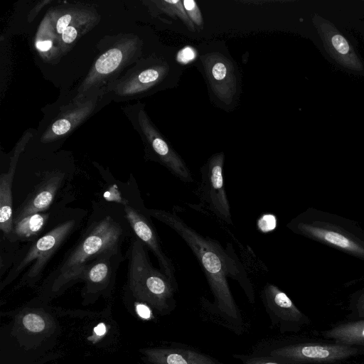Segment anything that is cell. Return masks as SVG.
<instances>
[{
	"label": "cell",
	"instance_id": "1f68e13d",
	"mask_svg": "<svg viewBox=\"0 0 364 364\" xmlns=\"http://www.w3.org/2000/svg\"><path fill=\"white\" fill-rule=\"evenodd\" d=\"M360 316H364V304L363 305L361 310L360 311Z\"/></svg>",
	"mask_w": 364,
	"mask_h": 364
},
{
	"label": "cell",
	"instance_id": "cb8c5ba5",
	"mask_svg": "<svg viewBox=\"0 0 364 364\" xmlns=\"http://www.w3.org/2000/svg\"><path fill=\"white\" fill-rule=\"evenodd\" d=\"M182 2L186 13L192 23L200 28H203V20L196 2L193 0H183Z\"/></svg>",
	"mask_w": 364,
	"mask_h": 364
},
{
	"label": "cell",
	"instance_id": "7a4b0ae2",
	"mask_svg": "<svg viewBox=\"0 0 364 364\" xmlns=\"http://www.w3.org/2000/svg\"><path fill=\"white\" fill-rule=\"evenodd\" d=\"M122 223L107 213L90 222L80 237L44 282L45 289L57 292L78 281L84 267L100 254L121 247L127 236Z\"/></svg>",
	"mask_w": 364,
	"mask_h": 364
},
{
	"label": "cell",
	"instance_id": "e0dca14e",
	"mask_svg": "<svg viewBox=\"0 0 364 364\" xmlns=\"http://www.w3.org/2000/svg\"><path fill=\"white\" fill-rule=\"evenodd\" d=\"M156 364H222L212 357L186 348H166L151 351Z\"/></svg>",
	"mask_w": 364,
	"mask_h": 364
},
{
	"label": "cell",
	"instance_id": "52a82bcc",
	"mask_svg": "<svg viewBox=\"0 0 364 364\" xmlns=\"http://www.w3.org/2000/svg\"><path fill=\"white\" fill-rule=\"evenodd\" d=\"M123 208L125 219L134 235L154 255L158 260L160 270L173 282L177 284L174 265L163 250L156 230L149 219L150 216L144 211V207L138 209L128 203H124Z\"/></svg>",
	"mask_w": 364,
	"mask_h": 364
},
{
	"label": "cell",
	"instance_id": "9a60e30c",
	"mask_svg": "<svg viewBox=\"0 0 364 364\" xmlns=\"http://www.w3.org/2000/svg\"><path fill=\"white\" fill-rule=\"evenodd\" d=\"M130 48L129 45L121 44L102 54L85 79L83 84L84 90L116 71L128 57Z\"/></svg>",
	"mask_w": 364,
	"mask_h": 364
},
{
	"label": "cell",
	"instance_id": "8fae6325",
	"mask_svg": "<svg viewBox=\"0 0 364 364\" xmlns=\"http://www.w3.org/2000/svg\"><path fill=\"white\" fill-rule=\"evenodd\" d=\"M204 70L215 95L223 102H232L237 90V80L231 62L219 53L203 56Z\"/></svg>",
	"mask_w": 364,
	"mask_h": 364
},
{
	"label": "cell",
	"instance_id": "4dcf8cb0",
	"mask_svg": "<svg viewBox=\"0 0 364 364\" xmlns=\"http://www.w3.org/2000/svg\"><path fill=\"white\" fill-rule=\"evenodd\" d=\"M106 331V327L104 323H100L95 328V332L98 336H102Z\"/></svg>",
	"mask_w": 364,
	"mask_h": 364
},
{
	"label": "cell",
	"instance_id": "f1b7e54d",
	"mask_svg": "<svg viewBox=\"0 0 364 364\" xmlns=\"http://www.w3.org/2000/svg\"><path fill=\"white\" fill-rule=\"evenodd\" d=\"M72 21V16L70 14H65L61 16L56 21L55 30L58 34L63 32L70 26Z\"/></svg>",
	"mask_w": 364,
	"mask_h": 364
},
{
	"label": "cell",
	"instance_id": "d6986e66",
	"mask_svg": "<svg viewBox=\"0 0 364 364\" xmlns=\"http://www.w3.org/2000/svg\"><path fill=\"white\" fill-rule=\"evenodd\" d=\"M323 334L344 345L364 344V321L340 324Z\"/></svg>",
	"mask_w": 364,
	"mask_h": 364
},
{
	"label": "cell",
	"instance_id": "7402d4cb",
	"mask_svg": "<svg viewBox=\"0 0 364 364\" xmlns=\"http://www.w3.org/2000/svg\"><path fill=\"white\" fill-rule=\"evenodd\" d=\"M159 6L164 11L171 16H176L186 24L189 30L195 31V26L188 18L184 9L182 1H159Z\"/></svg>",
	"mask_w": 364,
	"mask_h": 364
},
{
	"label": "cell",
	"instance_id": "30bf717a",
	"mask_svg": "<svg viewBox=\"0 0 364 364\" xmlns=\"http://www.w3.org/2000/svg\"><path fill=\"white\" fill-rule=\"evenodd\" d=\"M124 259L121 247L107 250L84 267L78 281L85 283L89 292L102 291L114 282L117 271Z\"/></svg>",
	"mask_w": 364,
	"mask_h": 364
},
{
	"label": "cell",
	"instance_id": "4fadbf2b",
	"mask_svg": "<svg viewBox=\"0 0 364 364\" xmlns=\"http://www.w3.org/2000/svg\"><path fill=\"white\" fill-rule=\"evenodd\" d=\"M262 300L272 324L281 327L287 323L299 322L303 314L289 296L277 286L267 283L261 293Z\"/></svg>",
	"mask_w": 364,
	"mask_h": 364
},
{
	"label": "cell",
	"instance_id": "d4e9b609",
	"mask_svg": "<svg viewBox=\"0 0 364 364\" xmlns=\"http://www.w3.org/2000/svg\"><path fill=\"white\" fill-rule=\"evenodd\" d=\"M24 327L32 332H40L45 328V321L41 316L36 314H26L23 318Z\"/></svg>",
	"mask_w": 364,
	"mask_h": 364
},
{
	"label": "cell",
	"instance_id": "484cf974",
	"mask_svg": "<svg viewBox=\"0 0 364 364\" xmlns=\"http://www.w3.org/2000/svg\"><path fill=\"white\" fill-rule=\"evenodd\" d=\"M243 364H284L279 363L271 357H249L240 355Z\"/></svg>",
	"mask_w": 364,
	"mask_h": 364
},
{
	"label": "cell",
	"instance_id": "7c38bea8",
	"mask_svg": "<svg viewBox=\"0 0 364 364\" xmlns=\"http://www.w3.org/2000/svg\"><path fill=\"white\" fill-rule=\"evenodd\" d=\"M63 178L64 174L59 171L48 174L18 207L14 213L13 223L31 214L47 210L53 203Z\"/></svg>",
	"mask_w": 364,
	"mask_h": 364
},
{
	"label": "cell",
	"instance_id": "6da1fadb",
	"mask_svg": "<svg viewBox=\"0 0 364 364\" xmlns=\"http://www.w3.org/2000/svg\"><path fill=\"white\" fill-rule=\"evenodd\" d=\"M144 211L174 230L193 252L206 277L214 297V306L219 314L230 323H242L240 310L233 299L228 277L240 283L250 302L255 301V294L250 284L245 282L230 254L212 238L204 236L188 225L175 212L161 209Z\"/></svg>",
	"mask_w": 364,
	"mask_h": 364
},
{
	"label": "cell",
	"instance_id": "f546056e",
	"mask_svg": "<svg viewBox=\"0 0 364 364\" xmlns=\"http://www.w3.org/2000/svg\"><path fill=\"white\" fill-rule=\"evenodd\" d=\"M136 311L138 314L144 318H148L150 316V310L144 304H137Z\"/></svg>",
	"mask_w": 364,
	"mask_h": 364
},
{
	"label": "cell",
	"instance_id": "277c9868",
	"mask_svg": "<svg viewBox=\"0 0 364 364\" xmlns=\"http://www.w3.org/2000/svg\"><path fill=\"white\" fill-rule=\"evenodd\" d=\"M77 227L75 219L68 220L55 226L38 238L18 258L1 282V287L13 282L23 272L21 283L35 284L46 265Z\"/></svg>",
	"mask_w": 364,
	"mask_h": 364
},
{
	"label": "cell",
	"instance_id": "ba28073f",
	"mask_svg": "<svg viewBox=\"0 0 364 364\" xmlns=\"http://www.w3.org/2000/svg\"><path fill=\"white\" fill-rule=\"evenodd\" d=\"M312 22L328 55L343 68L363 71L364 65L353 47L333 23L317 14Z\"/></svg>",
	"mask_w": 364,
	"mask_h": 364
},
{
	"label": "cell",
	"instance_id": "4316f807",
	"mask_svg": "<svg viewBox=\"0 0 364 364\" xmlns=\"http://www.w3.org/2000/svg\"><path fill=\"white\" fill-rule=\"evenodd\" d=\"M196 56L195 50L190 46L182 48L177 54V60L181 63H188L192 61Z\"/></svg>",
	"mask_w": 364,
	"mask_h": 364
},
{
	"label": "cell",
	"instance_id": "ffe728a7",
	"mask_svg": "<svg viewBox=\"0 0 364 364\" xmlns=\"http://www.w3.org/2000/svg\"><path fill=\"white\" fill-rule=\"evenodd\" d=\"M49 215L36 213L31 214L14 224L9 240H28L36 236L45 226Z\"/></svg>",
	"mask_w": 364,
	"mask_h": 364
},
{
	"label": "cell",
	"instance_id": "2e32d148",
	"mask_svg": "<svg viewBox=\"0 0 364 364\" xmlns=\"http://www.w3.org/2000/svg\"><path fill=\"white\" fill-rule=\"evenodd\" d=\"M93 109L94 103L92 101L69 109L50 125L43 135L41 141L49 142L66 135L80 124Z\"/></svg>",
	"mask_w": 364,
	"mask_h": 364
},
{
	"label": "cell",
	"instance_id": "9c48e42d",
	"mask_svg": "<svg viewBox=\"0 0 364 364\" xmlns=\"http://www.w3.org/2000/svg\"><path fill=\"white\" fill-rule=\"evenodd\" d=\"M139 122L155 160L179 180L192 182L193 176L186 163L153 127L143 110L139 114Z\"/></svg>",
	"mask_w": 364,
	"mask_h": 364
},
{
	"label": "cell",
	"instance_id": "3957f363",
	"mask_svg": "<svg viewBox=\"0 0 364 364\" xmlns=\"http://www.w3.org/2000/svg\"><path fill=\"white\" fill-rule=\"evenodd\" d=\"M127 258L128 282L134 293L161 311L173 310L178 284L153 267L147 247L135 235L132 237Z\"/></svg>",
	"mask_w": 364,
	"mask_h": 364
},
{
	"label": "cell",
	"instance_id": "5bb4252c",
	"mask_svg": "<svg viewBox=\"0 0 364 364\" xmlns=\"http://www.w3.org/2000/svg\"><path fill=\"white\" fill-rule=\"evenodd\" d=\"M28 138H23L16 147L6 173L0 177V229L9 240L14 228L12 183L18 159Z\"/></svg>",
	"mask_w": 364,
	"mask_h": 364
},
{
	"label": "cell",
	"instance_id": "83f0119b",
	"mask_svg": "<svg viewBox=\"0 0 364 364\" xmlns=\"http://www.w3.org/2000/svg\"><path fill=\"white\" fill-rule=\"evenodd\" d=\"M77 33L76 28L70 25L61 34L62 41L65 44H70L76 40Z\"/></svg>",
	"mask_w": 364,
	"mask_h": 364
},
{
	"label": "cell",
	"instance_id": "44dd1931",
	"mask_svg": "<svg viewBox=\"0 0 364 364\" xmlns=\"http://www.w3.org/2000/svg\"><path fill=\"white\" fill-rule=\"evenodd\" d=\"M299 229L340 247L354 252H363L356 244L338 232L321 230L304 224L299 225Z\"/></svg>",
	"mask_w": 364,
	"mask_h": 364
},
{
	"label": "cell",
	"instance_id": "603a6c76",
	"mask_svg": "<svg viewBox=\"0 0 364 364\" xmlns=\"http://www.w3.org/2000/svg\"><path fill=\"white\" fill-rule=\"evenodd\" d=\"M43 22L41 30L38 33L35 46L37 50L41 53H48L50 51L53 47V33L48 30V23Z\"/></svg>",
	"mask_w": 364,
	"mask_h": 364
},
{
	"label": "cell",
	"instance_id": "ac0fdd59",
	"mask_svg": "<svg viewBox=\"0 0 364 364\" xmlns=\"http://www.w3.org/2000/svg\"><path fill=\"white\" fill-rule=\"evenodd\" d=\"M167 71L168 68L165 65L145 69L124 83L119 93L130 95L146 90L161 80Z\"/></svg>",
	"mask_w": 364,
	"mask_h": 364
},
{
	"label": "cell",
	"instance_id": "5b68a950",
	"mask_svg": "<svg viewBox=\"0 0 364 364\" xmlns=\"http://www.w3.org/2000/svg\"><path fill=\"white\" fill-rule=\"evenodd\" d=\"M224 154L213 155L200 168L198 196L200 203L217 218L232 225L230 205L223 178Z\"/></svg>",
	"mask_w": 364,
	"mask_h": 364
},
{
	"label": "cell",
	"instance_id": "8992f818",
	"mask_svg": "<svg viewBox=\"0 0 364 364\" xmlns=\"http://www.w3.org/2000/svg\"><path fill=\"white\" fill-rule=\"evenodd\" d=\"M358 352L344 344L299 343L282 346L269 352V357L284 363H331Z\"/></svg>",
	"mask_w": 364,
	"mask_h": 364
}]
</instances>
